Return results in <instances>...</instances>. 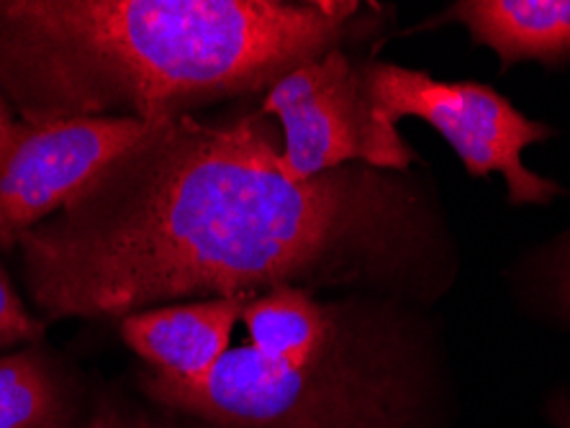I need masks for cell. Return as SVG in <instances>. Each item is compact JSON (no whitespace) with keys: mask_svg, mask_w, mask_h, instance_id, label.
I'll return each instance as SVG.
<instances>
[{"mask_svg":"<svg viewBox=\"0 0 570 428\" xmlns=\"http://www.w3.org/2000/svg\"><path fill=\"white\" fill-rule=\"evenodd\" d=\"M13 111H11V108H8L6 106V100L3 98H0V121H8V119H13Z\"/></svg>","mask_w":570,"mask_h":428,"instance_id":"9a60e30c","label":"cell"},{"mask_svg":"<svg viewBox=\"0 0 570 428\" xmlns=\"http://www.w3.org/2000/svg\"><path fill=\"white\" fill-rule=\"evenodd\" d=\"M247 298H200L167 303L119 321V337L145 359L149 372L170 380H200L229 351Z\"/></svg>","mask_w":570,"mask_h":428,"instance_id":"52a82bcc","label":"cell"},{"mask_svg":"<svg viewBox=\"0 0 570 428\" xmlns=\"http://www.w3.org/2000/svg\"><path fill=\"white\" fill-rule=\"evenodd\" d=\"M409 196L371 167L291 178L263 113L157 119L21 239L47 318H121L186 298H249L391 267Z\"/></svg>","mask_w":570,"mask_h":428,"instance_id":"6da1fadb","label":"cell"},{"mask_svg":"<svg viewBox=\"0 0 570 428\" xmlns=\"http://www.w3.org/2000/svg\"><path fill=\"white\" fill-rule=\"evenodd\" d=\"M452 16L499 54L504 70L522 60L548 67L570 60V0H468Z\"/></svg>","mask_w":570,"mask_h":428,"instance_id":"ba28073f","label":"cell"},{"mask_svg":"<svg viewBox=\"0 0 570 428\" xmlns=\"http://www.w3.org/2000/svg\"><path fill=\"white\" fill-rule=\"evenodd\" d=\"M153 121L75 119L0 121V249L70 203L98 170L129 149Z\"/></svg>","mask_w":570,"mask_h":428,"instance_id":"8992f818","label":"cell"},{"mask_svg":"<svg viewBox=\"0 0 570 428\" xmlns=\"http://www.w3.org/2000/svg\"><path fill=\"white\" fill-rule=\"evenodd\" d=\"M41 337H45V324L27 308L11 277L0 267V349L13 344H33Z\"/></svg>","mask_w":570,"mask_h":428,"instance_id":"7c38bea8","label":"cell"},{"mask_svg":"<svg viewBox=\"0 0 570 428\" xmlns=\"http://www.w3.org/2000/svg\"><path fill=\"white\" fill-rule=\"evenodd\" d=\"M360 11L347 0H0V98L33 121L170 119L340 49Z\"/></svg>","mask_w":570,"mask_h":428,"instance_id":"7a4b0ae2","label":"cell"},{"mask_svg":"<svg viewBox=\"0 0 570 428\" xmlns=\"http://www.w3.org/2000/svg\"><path fill=\"white\" fill-rule=\"evenodd\" d=\"M82 428H183L180 416L165 408H141L137 402L106 398L94 408Z\"/></svg>","mask_w":570,"mask_h":428,"instance_id":"8fae6325","label":"cell"},{"mask_svg":"<svg viewBox=\"0 0 570 428\" xmlns=\"http://www.w3.org/2000/svg\"><path fill=\"white\" fill-rule=\"evenodd\" d=\"M249 347L291 365H312L340 347V316L318 303L306 288L281 285L245 300L242 310Z\"/></svg>","mask_w":570,"mask_h":428,"instance_id":"9c48e42d","label":"cell"},{"mask_svg":"<svg viewBox=\"0 0 570 428\" xmlns=\"http://www.w3.org/2000/svg\"><path fill=\"white\" fill-rule=\"evenodd\" d=\"M259 113L278 126L291 178L314 180L345 167L401 172L414 162L399 126L367 90L365 67L340 49L293 67L265 90Z\"/></svg>","mask_w":570,"mask_h":428,"instance_id":"277c9868","label":"cell"},{"mask_svg":"<svg viewBox=\"0 0 570 428\" xmlns=\"http://www.w3.org/2000/svg\"><path fill=\"white\" fill-rule=\"evenodd\" d=\"M80 385L49 351L0 357V428H82Z\"/></svg>","mask_w":570,"mask_h":428,"instance_id":"30bf717a","label":"cell"},{"mask_svg":"<svg viewBox=\"0 0 570 428\" xmlns=\"http://www.w3.org/2000/svg\"><path fill=\"white\" fill-rule=\"evenodd\" d=\"M558 288H560V300L570 316V241L563 255H560V267H558Z\"/></svg>","mask_w":570,"mask_h":428,"instance_id":"4fadbf2b","label":"cell"},{"mask_svg":"<svg viewBox=\"0 0 570 428\" xmlns=\"http://www.w3.org/2000/svg\"><path fill=\"white\" fill-rule=\"evenodd\" d=\"M550 421L558 428H570V396L550 400Z\"/></svg>","mask_w":570,"mask_h":428,"instance_id":"5bb4252c","label":"cell"},{"mask_svg":"<svg viewBox=\"0 0 570 428\" xmlns=\"http://www.w3.org/2000/svg\"><path fill=\"white\" fill-rule=\"evenodd\" d=\"M139 390L157 408L208 428H406V392L393 369L360 357L347 337L312 365L237 347L200 380L147 372Z\"/></svg>","mask_w":570,"mask_h":428,"instance_id":"3957f363","label":"cell"},{"mask_svg":"<svg viewBox=\"0 0 570 428\" xmlns=\"http://www.w3.org/2000/svg\"><path fill=\"white\" fill-rule=\"evenodd\" d=\"M367 90L385 121L422 119L455 149L465 170L483 178L499 172L511 203H548L563 192L522 162V152L550 139V126L527 119L504 96L478 82H444L432 74L379 62L365 64Z\"/></svg>","mask_w":570,"mask_h":428,"instance_id":"5b68a950","label":"cell"}]
</instances>
